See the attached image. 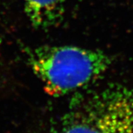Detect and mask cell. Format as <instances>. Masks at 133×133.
Listing matches in <instances>:
<instances>
[{
	"label": "cell",
	"instance_id": "1",
	"mask_svg": "<svg viewBox=\"0 0 133 133\" xmlns=\"http://www.w3.org/2000/svg\"><path fill=\"white\" fill-rule=\"evenodd\" d=\"M27 62L49 95L62 96L101 78L112 59L101 50L71 45H44L27 50Z\"/></svg>",
	"mask_w": 133,
	"mask_h": 133
},
{
	"label": "cell",
	"instance_id": "2",
	"mask_svg": "<svg viewBox=\"0 0 133 133\" xmlns=\"http://www.w3.org/2000/svg\"><path fill=\"white\" fill-rule=\"evenodd\" d=\"M54 133H133V83H112L78 98Z\"/></svg>",
	"mask_w": 133,
	"mask_h": 133
},
{
	"label": "cell",
	"instance_id": "3",
	"mask_svg": "<svg viewBox=\"0 0 133 133\" xmlns=\"http://www.w3.org/2000/svg\"><path fill=\"white\" fill-rule=\"evenodd\" d=\"M67 0H21L25 14L35 28L48 30L61 20Z\"/></svg>",
	"mask_w": 133,
	"mask_h": 133
}]
</instances>
